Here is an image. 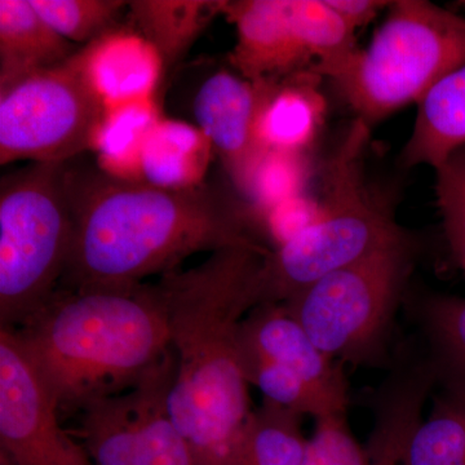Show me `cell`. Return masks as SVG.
<instances>
[{"label": "cell", "instance_id": "6da1fadb", "mask_svg": "<svg viewBox=\"0 0 465 465\" xmlns=\"http://www.w3.org/2000/svg\"><path fill=\"white\" fill-rule=\"evenodd\" d=\"M67 180L74 243L61 289L130 290L198 252L269 251L210 186L159 188L100 173H67Z\"/></svg>", "mask_w": 465, "mask_h": 465}, {"label": "cell", "instance_id": "7a4b0ae2", "mask_svg": "<svg viewBox=\"0 0 465 465\" xmlns=\"http://www.w3.org/2000/svg\"><path fill=\"white\" fill-rule=\"evenodd\" d=\"M269 251H216L202 264L170 272L157 282L176 357L168 406L198 465H228L253 410L240 330L258 307L259 275Z\"/></svg>", "mask_w": 465, "mask_h": 465}, {"label": "cell", "instance_id": "3957f363", "mask_svg": "<svg viewBox=\"0 0 465 465\" xmlns=\"http://www.w3.org/2000/svg\"><path fill=\"white\" fill-rule=\"evenodd\" d=\"M11 331L63 420L75 418L94 401L130 390L171 351L158 283L130 290L60 287Z\"/></svg>", "mask_w": 465, "mask_h": 465}, {"label": "cell", "instance_id": "277c9868", "mask_svg": "<svg viewBox=\"0 0 465 465\" xmlns=\"http://www.w3.org/2000/svg\"><path fill=\"white\" fill-rule=\"evenodd\" d=\"M369 124L357 119L329 166L322 216L269 251L259 275V304H283L321 278L385 251L412 247L407 232L372 197L362 173Z\"/></svg>", "mask_w": 465, "mask_h": 465}, {"label": "cell", "instance_id": "5b68a950", "mask_svg": "<svg viewBox=\"0 0 465 465\" xmlns=\"http://www.w3.org/2000/svg\"><path fill=\"white\" fill-rule=\"evenodd\" d=\"M465 64V18L424 0L391 2L365 50L316 73L366 124L423 99Z\"/></svg>", "mask_w": 465, "mask_h": 465}, {"label": "cell", "instance_id": "8992f818", "mask_svg": "<svg viewBox=\"0 0 465 465\" xmlns=\"http://www.w3.org/2000/svg\"><path fill=\"white\" fill-rule=\"evenodd\" d=\"M73 243L65 163H33L3 177L0 329H18L60 289Z\"/></svg>", "mask_w": 465, "mask_h": 465}, {"label": "cell", "instance_id": "52a82bcc", "mask_svg": "<svg viewBox=\"0 0 465 465\" xmlns=\"http://www.w3.org/2000/svg\"><path fill=\"white\" fill-rule=\"evenodd\" d=\"M414 246L385 251L321 278L283 302L324 354L356 365L381 357Z\"/></svg>", "mask_w": 465, "mask_h": 465}, {"label": "cell", "instance_id": "ba28073f", "mask_svg": "<svg viewBox=\"0 0 465 465\" xmlns=\"http://www.w3.org/2000/svg\"><path fill=\"white\" fill-rule=\"evenodd\" d=\"M105 112L75 54L0 87V163H66L92 149Z\"/></svg>", "mask_w": 465, "mask_h": 465}, {"label": "cell", "instance_id": "9c48e42d", "mask_svg": "<svg viewBox=\"0 0 465 465\" xmlns=\"http://www.w3.org/2000/svg\"><path fill=\"white\" fill-rule=\"evenodd\" d=\"M173 349L130 390L94 401L70 430L94 465H198L168 406Z\"/></svg>", "mask_w": 465, "mask_h": 465}, {"label": "cell", "instance_id": "30bf717a", "mask_svg": "<svg viewBox=\"0 0 465 465\" xmlns=\"http://www.w3.org/2000/svg\"><path fill=\"white\" fill-rule=\"evenodd\" d=\"M0 448L8 465H94L11 330L0 329Z\"/></svg>", "mask_w": 465, "mask_h": 465}, {"label": "cell", "instance_id": "8fae6325", "mask_svg": "<svg viewBox=\"0 0 465 465\" xmlns=\"http://www.w3.org/2000/svg\"><path fill=\"white\" fill-rule=\"evenodd\" d=\"M274 81L251 82L220 70L198 88L193 114L198 128L219 153L235 185L246 191L251 173L266 150L260 146L258 122Z\"/></svg>", "mask_w": 465, "mask_h": 465}, {"label": "cell", "instance_id": "7c38bea8", "mask_svg": "<svg viewBox=\"0 0 465 465\" xmlns=\"http://www.w3.org/2000/svg\"><path fill=\"white\" fill-rule=\"evenodd\" d=\"M242 356L258 358L304 382L348 414L349 388L341 362L324 354L283 304L258 305L242 321Z\"/></svg>", "mask_w": 465, "mask_h": 465}, {"label": "cell", "instance_id": "4fadbf2b", "mask_svg": "<svg viewBox=\"0 0 465 465\" xmlns=\"http://www.w3.org/2000/svg\"><path fill=\"white\" fill-rule=\"evenodd\" d=\"M222 14L237 30L231 63L243 78L274 81L311 60L291 23L289 0L223 2Z\"/></svg>", "mask_w": 465, "mask_h": 465}, {"label": "cell", "instance_id": "5bb4252c", "mask_svg": "<svg viewBox=\"0 0 465 465\" xmlns=\"http://www.w3.org/2000/svg\"><path fill=\"white\" fill-rule=\"evenodd\" d=\"M75 58L106 109L150 100L163 69L158 52L140 34H106Z\"/></svg>", "mask_w": 465, "mask_h": 465}, {"label": "cell", "instance_id": "9a60e30c", "mask_svg": "<svg viewBox=\"0 0 465 465\" xmlns=\"http://www.w3.org/2000/svg\"><path fill=\"white\" fill-rule=\"evenodd\" d=\"M465 145V64L443 76L418 103L414 130L403 149L406 167L434 170Z\"/></svg>", "mask_w": 465, "mask_h": 465}, {"label": "cell", "instance_id": "2e32d148", "mask_svg": "<svg viewBox=\"0 0 465 465\" xmlns=\"http://www.w3.org/2000/svg\"><path fill=\"white\" fill-rule=\"evenodd\" d=\"M73 56L74 45L54 32L29 0H0V87Z\"/></svg>", "mask_w": 465, "mask_h": 465}, {"label": "cell", "instance_id": "e0dca14e", "mask_svg": "<svg viewBox=\"0 0 465 465\" xmlns=\"http://www.w3.org/2000/svg\"><path fill=\"white\" fill-rule=\"evenodd\" d=\"M434 385L432 369L421 361L401 370L382 388L375 410L374 430L365 448L366 465H407V440L423 416Z\"/></svg>", "mask_w": 465, "mask_h": 465}, {"label": "cell", "instance_id": "ac0fdd59", "mask_svg": "<svg viewBox=\"0 0 465 465\" xmlns=\"http://www.w3.org/2000/svg\"><path fill=\"white\" fill-rule=\"evenodd\" d=\"M321 76L309 70L295 82L275 84L266 99L258 122V140L264 150L302 153L316 137L326 103L317 82Z\"/></svg>", "mask_w": 465, "mask_h": 465}, {"label": "cell", "instance_id": "d6986e66", "mask_svg": "<svg viewBox=\"0 0 465 465\" xmlns=\"http://www.w3.org/2000/svg\"><path fill=\"white\" fill-rule=\"evenodd\" d=\"M213 150L200 128L173 119H159L143 143L142 182L168 189L201 185Z\"/></svg>", "mask_w": 465, "mask_h": 465}, {"label": "cell", "instance_id": "ffe728a7", "mask_svg": "<svg viewBox=\"0 0 465 465\" xmlns=\"http://www.w3.org/2000/svg\"><path fill=\"white\" fill-rule=\"evenodd\" d=\"M140 35L158 52L163 70H171L191 50L223 2L211 0H134L128 2Z\"/></svg>", "mask_w": 465, "mask_h": 465}, {"label": "cell", "instance_id": "44dd1931", "mask_svg": "<svg viewBox=\"0 0 465 465\" xmlns=\"http://www.w3.org/2000/svg\"><path fill=\"white\" fill-rule=\"evenodd\" d=\"M302 416L262 400L235 440L228 465H302L308 440Z\"/></svg>", "mask_w": 465, "mask_h": 465}, {"label": "cell", "instance_id": "7402d4cb", "mask_svg": "<svg viewBox=\"0 0 465 465\" xmlns=\"http://www.w3.org/2000/svg\"><path fill=\"white\" fill-rule=\"evenodd\" d=\"M432 409L412 428L407 465H465V391L437 381Z\"/></svg>", "mask_w": 465, "mask_h": 465}, {"label": "cell", "instance_id": "603a6c76", "mask_svg": "<svg viewBox=\"0 0 465 465\" xmlns=\"http://www.w3.org/2000/svg\"><path fill=\"white\" fill-rule=\"evenodd\" d=\"M152 101H134L106 109L92 149L99 153L108 174L142 182L140 158L146 137L159 121Z\"/></svg>", "mask_w": 465, "mask_h": 465}, {"label": "cell", "instance_id": "cb8c5ba5", "mask_svg": "<svg viewBox=\"0 0 465 465\" xmlns=\"http://www.w3.org/2000/svg\"><path fill=\"white\" fill-rule=\"evenodd\" d=\"M437 381L465 391V299L430 295L416 305Z\"/></svg>", "mask_w": 465, "mask_h": 465}, {"label": "cell", "instance_id": "d4e9b609", "mask_svg": "<svg viewBox=\"0 0 465 465\" xmlns=\"http://www.w3.org/2000/svg\"><path fill=\"white\" fill-rule=\"evenodd\" d=\"M291 23L309 58L312 72L339 63L357 50L353 29L326 0H289Z\"/></svg>", "mask_w": 465, "mask_h": 465}, {"label": "cell", "instance_id": "484cf974", "mask_svg": "<svg viewBox=\"0 0 465 465\" xmlns=\"http://www.w3.org/2000/svg\"><path fill=\"white\" fill-rule=\"evenodd\" d=\"M43 20L66 41L91 43L109 34L128 5L122 0H29Z\"/></svg>", "mask_w": 465, "mask_h": 465}, {"label": "cell", "instance_id": "4316f807", "mask_svg": "<svg viewBox=\"0 0 465 465\" xmlns=\"http://www.w3.org/2000/svg\"><path fill=\"white\" fill-rule=\"evenodd\" d=\"M307 179V162L302 153L266 150L253 168L244 193L271 210L284 201L304 194Z\"/></svg>", "mask_w": 465, "mask_h": 465}, {"label": "cell", "instance_id": "83f0119b", "mask_svg": "<svg viewBox=\"0 0 465 465\" xmlns=\"http://www.w3.org/2000/svg\"><path fill=\"white\" fill-rule=\"evenodd\" d=\"M436 194L443 231L457 264L465 272V154L458 152L437 168Z\"/></svg>", "mask_w": 465, "mask_h": 465}, {"label": "cell", "instance_id": "f1b7e54d", "mask_svg": "<svg viewBox=\"0 0 465 465\" xmlns=\"http://www.w3.org/2000/svg\"><path fill=\"white\" fill-rule=\"evenodd\" d=\"M302 465H366L365 448L354 439L347 416L316 420Z\"/></svg>", "mask_w": 465, "mask_h": 465}, {"label": "cell", "instance_id": "f546056e", "mask_svg": "<svg viewBox=\"0 0 465 465\" xmlns=\"http://www.w3.org/2000/svg\"><path fill=\"white\" fill-rule=\"evenodd\" d=\"M322 213V200H314L307 194L298 195L271 208L272 229L280 238L278 246L313 225Z\"/></svg>", "mask_w": 465, "mask_h": 465}, {"label": "cell", "instance_id": "4dcf8cb0", "mask_svg": "<svg viewBox=\"0 0 465 465\" xmlns=\"http://www.w3.org/2000/svg\"><path fill=\"white\" fill-rule=\"evenodd\" d=\"M326 2L354 30L374 20L379 12L382 8L390 7L391 3L381 2V0H326Z\"/></svg>", "mask_w": 465, "mask_h": 465}]
</instances>
